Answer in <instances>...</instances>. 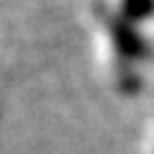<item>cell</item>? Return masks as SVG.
Returning a JSON list of instances; mask_svg holds the SVG:
<instances>
[{
	"instance_id": "6da1fadb",
	"label": "cell",
	"mask_w": 154,
	"mask_h": 154,
	"mask_svg": "<svg viewBox=\"0 0 154 154\" xmlns=\"http://www.w3.org/2000/svg\"><path fill=\"white\" fill-rule=\"evenodd\" d=\"M154 13V0H118V11L113 16H118L126 23L144 21Z\"/></svg>"
}]
</instances>
